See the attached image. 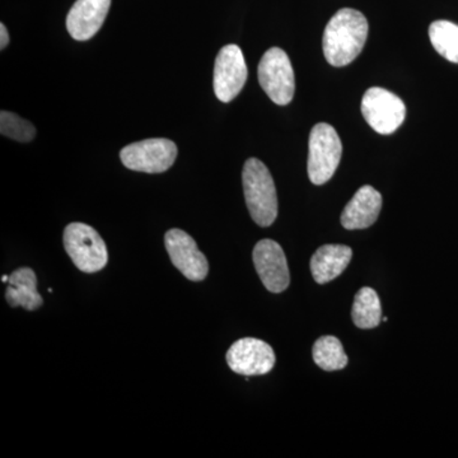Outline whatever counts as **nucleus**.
<instances>
[{
	"label": "nucleus",
	"instance_id": "2eb2a0df",
	"mask_svg": "<svg viewBox=\"0 0 458 458\" xmlns=\"http://www.w3.org/2000/svg\"><path fill=\"white\" fill-rule=\"evenodd\" d=\"M9 286L5 300L11 307H23L27 311H35L44 304L38 292V278L30 267H20L9 276Z\"/></svg>",
	"mask_w": 458,
	"mask_h": 458
},
{
	"label": "nucleus",
	"instance_id": "f03ea898",
	"mask_svg": "<svg viewBox=\"0 0 458 458\" xmlns=\"http://www.w3.org/2000/svg\"><path fill=\"white\" fill-rule=\"evenodd\" d=\"M242 183L250 216L260 227H270L278 216V195L267 165L258 158L247 159Z\"/></svg>",
	"mask_w": 458,
	"mask_h": 458
},
{
	"label": "nucleus",
	"instance_id": "f8f14e48",
	"mask_svg": "<svg viewBox=\"0 0 458 458\" xmlns=\"http://www.w3.org/2000/svg\"><path fill=\"white\" fill-rule=\"evenodd\" d=\"M111 0H77L66 17L69 35L77 41L92 38L104 25Z\"/></svg>",
	"mask_w": 458,
	"mask_h": 458
},
{
	"label": "nucleus",
	"instance_id": "1a4fd4ad",
	"mask_svg": "<svg viewBox=\"0 0 458 458\" xmlns=\"http://www.w3.org/2000/svg\"><path fill=\"white\" fill-rule=\"evenodd\" d=\"M165 250L172 264L191 282H201L209 273V264L197 242L182 229L174 228L165 233Z\"/></svg>",
	"mask_w": 458,
	"mask_h": 458
},
{
	"label": "nucleus",
	"instance_id": "20e7f679",
	"mask_svg": "<svg viewBox=\"0 0 458 458\" xmlns=\"http://www.w3.org/2000/svg\"><path fill=\"white\" fill-rule=\"evenodd\" d=\"M64 247L75 267L83 273H98L107 265L106 243L98 232L89 225L71 223L66 225Z\"/></svg>",
	"mask_w": 458,
	"mask_h": 458
},
{
	"label": "nucleus",
	"instance_id": "f3484780",
	"mask_svg": "<svg viewBox=\"0 0 458 458\" xmlns=\"http://www.w3.org/2000/svg\"><path fill=\"white\" fill-rule=\"evenodd\" d=\"M313 360L319 369L333 372L344 369L348 364V357L340 340L335 336H322L313 345Z\"/></svg>",
	"mask_w": 458,
	"mask_h": 458
},
{
	"label": "nucleus",
	"instance_id": "aec40b11",
	"mask_svg": "<svg viewBox=\"0 0 458 458\" xmlns=\"http://www.w3.org/2000/svg\"><path fill=\"white\" fill-rule=\"evenodd\" d=\"M9 44V33L7 27L4 26V23L0 25V49L4 50L5 47H8Z\"/></svg>",
	"mask_w": 458,
	"mask_h": 458
},
{
	"label": "nucleus",
	"instance_id": "4468645a",
	"mask_svg": "<svg viewBox=\"0 0 458 458\" xmlns=\"http://www.w3.org/2000/svg\"><path fill=\"white\" fill-rule=\"evenodd\" d=\"M352 250L345 245H324L311 259V273L318 284H327L342 276L351 264Z\"/></svg>",
	"mask_w": 458,
	"mask_h": 458
},
{
	"label": "nucleus",
	"instance_id": "9d476101",
	"mask_svg": "<svg viewBox=\"0 0 458 458\" xmlns=\"http://www.w3.org/2000/svg\"><path fill=\"white\" fill-rule=\"evenodd\" d=\"M227 363L237 375H267L276 366V352L269 344L254 337H245L237 340L228 349Z\"/></svg>",
	"mask_w": 458,
	"mask_h": 458
},
{
	"label": "nucleus",
	"instance_id": "39448f33",
	"mask_svg": "<svg viewBox=\"0 0 458 458\" xmlns=\"http://www.w3.org/2000/svg\"><path fill=\"white\" fill-rule=\"evenodd\" d=\"M259 82L267 98L286 106L294 98L295 80L289 56L280 47H271L261 57L258 69Z\"/></svg>",
	"mask_w": 458,
	"mask_h": 458
},
{
	"label": "nucleus",
	"instance_id": "0eeeda50",
	"mask_svg": "<svg viewBox=\"0 0 458 458\" xmlns=\"http://www.w3.org/2000/svg\"><path fill=\"white\" fill-rule=\"evenodd\" d=\"M361 114L373 131L388 135L403 125L406 107L403 99L394 93L381 87H372L361 99Z\"/></svg>",
	"mask_w": 458,
	"mask_h": 458
},
{
	"label": "nucleus",
	"instance_id": "6ab92c4d",
	"mask_svg": "<svg viewBox=\"0 0 458 458\" xmlns=\"http://www.w3.org/2000/svg\"><path fill=\"white\" fill-rule=\"evenodd\" d=\"M0 132L11 140L29 143L36 135V128L29 120L22 119L18 114L2 111L0 114Z\"/></svg>",
	"mask_w": 458,
	"mask_h": 458
},
{
	"label": "nucleus",
	"instance_id": "dca6fc26",
	"mask_svg": "<svg viewBox=\"0 0 458 458\" xmlns=\"http://www.w3.org/2000/svg\"><path fill=\"white\" fill-rule=\"evenodd\" d=\"M355 327L369 330L375 328L382 321V307L378 294L369 286H364L355 295L352 311Z\"/></svg>",
	"mask_w": 458,
	"mask_h": 458
},
{
	"label": "nucleus",
	"instance_id": "6e6552de",
	"mask_svg": "<svg viewBox=\"0 0 458 458\" xmlns=\"http://www.w3.org/2000/svg\"><path fill=\"white\" fill-rule=\"evenodd\" d=\"M247 65L242 50L237 45H225L216 55L214 65V93L219 101L228 104L240 95L245 87Z\"/></svg>",
	"mask_w": 458,
	"mask_h": 458
},
{
	"label": "nucleus",
	"instance_id": "a211bd4d",
	"mask_svg": "<svg viewBox=\"0 0 458 458\" xmlns=\"http://www.w3.org/2000/svg\"><path fill=\"white\" fill-rule=\"evenodd\" d=\"M434 49L448 62L458 64V25L450 21H436L429 27Z\"/></svg>",
	"mask_w": 458,
	"mask_h": 458
},
{
	"label": "nucleus",
	"instance_id": "7ed1b4c3",
	"mask_svg": "<svg viewBox=\"0 0 458 458\" xmlns=\"http://www.w3.org/2000/svg\"><path fill=\"white\" fill-rule=\"evenodd\" d=\"M343 155V144L333 126L327 123L313 126L309 141V177L315 185L333 179Z\"/></svg>",
	"mask_w": 458,
	"mask_h": 458
},
{
	"label": "nucleus",
	"instance_id": "9b49d317",
	"mask_svg": "<svg viewBox=\"0 0 458 458\" xmlns=\"http://www.w3.org/2000/svg\"><path fill=\"white\" fill-rule=\"evenodd\" d=\"M252 259L262 284L271 293H282L291 284L288 262L278 242L261 240L255 246Z\"/></svg>",
	"mask_w": 458,
	"mask_h": 458
},
{
	"label": "nucleus",
	"instance_id": "ddd939ff",
	"mask_svg": "<svg viewBox=\"0 0 458 458\" xmlns=\"http://www.w3.org/2000/svg\"><path fill=\"white\" fill-rule=\"evenodd\" d=\"M382 209V195L372 186H361L342 214L345 229H366L375 225Z\"/></svg>",
	"mask_w": 458,
	"mask_h": 458
},
{
	"label": "nucleus",
	"instance_id": "f257e3e1",
	"mask_svg": "<svg viewBox=\"0 0 458 458\" xmlns=\"http://www.w3.org/2000/svg\"><path fill=\"white\" fill-rule=\"evenodd\" d=\"M369 38V21L352 8L340 9L328 21L322 47L328 64L346 66L357 59Z\"/></svg>",
	"mask_w": 458,
	"mask_h": 458
},
{
	"label": "nucleus",
	"instance_id": "412c9836",
	"mask_svg": "<svg viewBox=\"0 0 458 458\" xmlns=\"http://www.w3.org/2000/svg\"><path fill=\"white\" fill-rule=\"evenodd\" d=\"M2 282L3 283H8L9 282V276H2Z\"/></svg>",
	"mask_w": 458,
	"mask_h": 458
},
{
	"label": "nucleus",
	"instance_id": "423d86ee",
	"mask_svg": "<svg viewBox=\"0 0 458 458\" xmlns=\"http://www.w3.org/2000/svg\"><path fill=\"white\" fill-rule=\"evenodd\" d=\"M176 144L165 138H153L129 144L120 152L126 168L146 174H162L170 170L177 158Z\"/></svg>",
	"mask_w": 458,
	"mask_h": 458
}]
</instances>
